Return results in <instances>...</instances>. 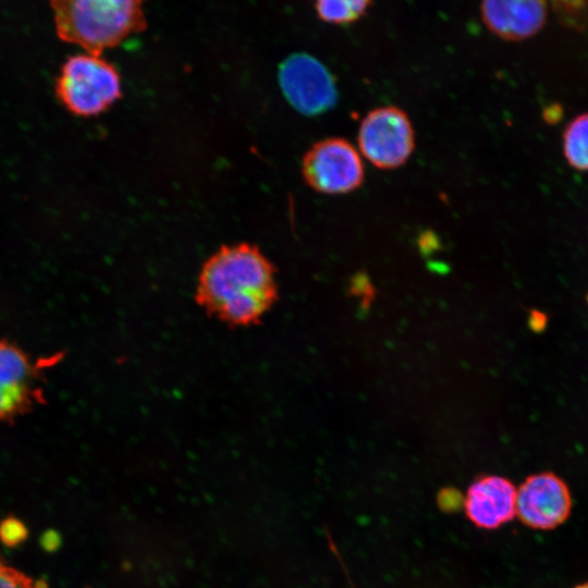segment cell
<instances>
[{"label":"cell","mask_w":588,"mask_h":588,"mask_svg":"<svg viewBox=\"0 0 588 588\" xmlns=\"http://www.w3.org/2000/svg\"><path fill=\"white\" fill-rule=\"evenodd\" d=\"M196 294L199 304L220 320L252 324L277 297L273 266L252 244L223 246L204 264Z\"/></svg>","instance_id":"6da1fadb"},{"label":"cell","mask_w":588,"mask_h":588,"mask_svg":"<svg viewBox=\"0 0 588 588\" xmlns=\"http://www.w3.org/2000/svg\"><path fill=\"white\" fill-rule=\"evenodd\" d=\"M145 0H51L59 38L87 52L121 44L145 28Z\"/></svg>","instance_id":"7a4b0ae2"},{"label":"cell","mask_w":588,"mask_h":588,"mask_svg":"<svg viewBox=\"0 0 588 588\" xmlns=\"http://www.w3.org/2000/svg\"><path fill=\"white\" fill-rule=\"evenodd\" d=\"M57 91L71 112L93 117L109 109L121 97V78L101 54L85 51L63 63Z\"/></svg>","instance_id":"3957f363"},{"label":"cell","mask_w":588,"mask_h":588,"mask_svg":"<svg viewBox=\"0 0 588 588\" xmlns=\"http://www.w3.org/2000/svg\"><path fill=\"white\" fill-rule=\"evenodd\" d=\"M358 146L363 156L378 169L399 168L415 148L413 124L406 112L397 107L373 109L360 122Z\"/></svg>","instance_id":"277c9868"},{"label":"cell","mask_w":588,"mask_h":588,"mask_svg":"<svg viewBox=\"0 0 588 588\" xmlns=\"http://www.w3.org/2000/svg\"><path fill=\"white\" fill-rule=\"evenodd\" d=\"M302 173L307 185L326 195L351 193L365 179L359 152L350 142L340 137L315 143L304 155Z\"/></svg>","instance_id":"5b68a950"},{"label":"cell","mask_w":588,"mask_h":588,"mask_svg":"<svg viewBox=\"0 0 588 588\" xmlns=\"http://www.w3.org/2000/svg\"><path fill=\"white\" fill-rule=\"evenodd\" d=\"M279 82L287 101L303 114H321L338 101L332 74L318 59L307 53L286 58L279 69Z\"/></svg>","instance_id":"8992f818"},{"label":"cell","mask_w":588,"mask_h":588,"mask_svg":"<svg viewBox=\"0 0 588 588\" xmlns=\"http://www.w3.org/2000/svg\"><path fill=\"white\" fill-rule=\"evenodd\" d=\"M571 511L569 489L553 473L530 475L516 490L515 516L529 528H556L568 518Z\"/></svg>","instance_id":"52a82bcc"},{"label":"cell","mask_w":588,"mask_h":588,"mask_svg":"<svg viewBox=\"0 0 588 588\" xmlns=\"http://www.w3.org/2000/svg\"><path fill=\"white\" fill-rule=\"evenodd\" d=\"M516 490L505 477L480 476L466 491L465 514L479 528L497 529L514 518Z\"/></svg>","instance_id":"ba28073f"},{"label":"cell","mask_w":588,"mask_h":588,"mask_svg":"<svg viewBox=\"0 0 588 588\" xmlns=\"http://www.w3.org/2000/svg\"><path fill=\"white\" fill-rule=\"evenodd\" d=\"M547 0H481L486 27L503 40L520 41L535 36L546 24Z\"/></svg>","instance_id":"9c48e42d"},{"label":"cell","mask_w":588,"mask_h":588,"mask_svg":"<svg viewBox=\"0 0 588 588\" xmlns=\"http://www.w3.org/2000/svg\"><path fill=\"white\" fill-rule=\"evenodd\" d=\"M36 367L16 346L0 342V419L30 404L35 396Z\"/></svg>","instance_id":"30bf717a"},{"label":"cell","mask_w":588,"mask_h":588,"mask_svg":"<svg viewBox=\"0 0 588 588\" xmlns=\"http://www.w3.org/2000/svg\"><path fill=\"white\" fill-rule=\"evenodd\" d=\"M563 156L569 167L588 171V112L575 117L563 131Z\"/></svg>","instance_id":"8fae6325"},{"label":"cell","mask_w":588,"mask_h":588,"mask_svg":"<svg viewBox=\"0 0 588 588\" xmlns=\"http://www.w3.org/2000/svg\"><path fill=\"white\" fill-rule=\"evenodd\" d=\"M372 0H315L318 17L329 24L347 26L365 16Z\"/></svg>","instance_id":"7c38bea8"},{"label":"cell","mask_w":588,"mask_h":588,"mask_svg":"<svg viewBox=\"0 0 588 588\" xmlns=\"http://www.w3.org/2000/svg\"><path fill=\"white\" fill-rule=\"evenodd\" d=\"M26 526L15 517H8L0 523V540L8 547H15L27 538Z\"/></svg>","instance_id":"4fadbf2b"},{"label":"cell","mask_w":588,"mask_h":588,"mask_svg":"<svg viewBox=\"0 0 588 588\" xmlns=\"http://www.w3.org/2000/svg\"><path fill=\"white\" fill-rule=\"evenodd\" d=\"M465 495L454 487H444L437 494L438 507L446 514L464 510Z\"/></svg>","instance_id":"5bb4252c"},{"label":"cell","mask_w":588,"mask_h":588,"mask_svg":"<svg viewBox=\"0 0 588 588\" xmlns=\"http://www.w3.org/2000/svg\"><path fill=\"white\" fill-rule=\"evenodd\" d=\"M0 588H36L32 578L0 563Z\"/></svg>","instance_id":"9a60e30c"},{"label":"cell","mask_w":588,"mask_h":588,"mask_svg":"<svg viewBox=\"0 0 588 588\" xmlns=\"http://www.w3.org/2000/svg\"><path fill=\"white\" fill-rule=\"evenodd\" d=\"M40 544L47 552H54L61 546V536L53 529H48L40 537Z\"/></svg>","instance_id":"2e32d148"},{"label":"cell","mask_w":588,"mask_h":588,"mask_svg":"<svg viewBox=\"0 0 588 588\" xmlns=\"http://www.w3.org/2000/svg\"><path fill=\"white\" fill-rule=\"evenodd\" d=\"M546 317L538 311H531L529 317V324L531 329L540 330V327L544 326Z\"/></svg>","instance_id":"e0dca14e"},{"label":"cell","mask_w":588,"mask_h":588,"mask_svg":"<svg viewBox=\"0 0 588 588\" xmlns=\"http://www.w3.org/2000/svg\"><path fill=\"white\" fill-rule=\"evenodd\" d=\"M574 588H588V581L587 583H583L580 585H577L576 587Z\"/></svg>","instance_id":"ac0fdd59"}]
</instances>
